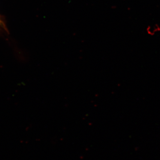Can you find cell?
Returning a JSON list of instances; mask_svg holds the SVG:
<instances>
[{
  "mask_svg": "<svg viewBox=\"0 0 160 160\" xmlns=\"http://www.w3.org/2000/svg\"><path fill=\"white\" fill-rule=\"evenodd\" d=\"M6 29V27H5V25L3 22L1 18H0V29Z\"/></svg>",
  "mask_w": 160,
  "mask_h": 160,
  "instance_id": "1",
  "label": "cell"
}]
</instances>
